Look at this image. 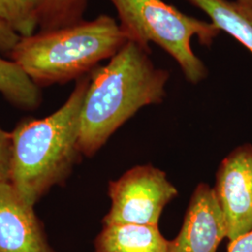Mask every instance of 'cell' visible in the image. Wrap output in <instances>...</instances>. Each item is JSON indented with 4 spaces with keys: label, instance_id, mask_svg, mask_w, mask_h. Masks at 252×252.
<instances>
[{
    "label": "cell",
    "instance_id": "7",
    "mask_svg": "<svg viewBox=\"0 0 252 252\" xmlns=\"http://www.w3.org/2000/svg\"><path fill=\"white\" fill-rule=\"evenodd\" d=\"M227 238L226 225L214 189L199 183L193 190L179 234L170 252H217Z\"/></svg>",
    "mask_w": 252,
    "mask_h": 252
},
{
    "label": "cell",
    "instance_id": "9",
    "mask_svg": "<svg viewBox=\"0 0 252 252\" xmlns=\"http://www.w3.org/2000/svg\"><path fill=\"white\" fill-rule=\"evenodd\" d=\"M171 240L159 225H103L94 241V252H170Z\"/></svg>",
    "mask_w": 252,
    "mask_h": 252
},
{
    "label": "cell",
    "instance_id": "8",
    "mask_svg": "<svg viewBox=\"0 0 252 252\" xmlns=\"http://www.w3.org/2000/svg\"><path fill=\"white\" fill-rule=\"evenodd\" d=\"M0 252H57L34 207L9 182L0 183Z\"/></svg>",
    "mask_w": 252,
    "mask_h": 252
},
{
    "label": "cell",
    "instance_id": "16",
    "mask_svg": "<svg viewBox=\"0 0 252 252\" xmlns=\"http://www.w3.org/2000/svg\"><path fill=\"white\" fill-rule=\"evenodd\" d=\"M228 252H252V230L228 245Z\"/></svg>",
    "mask_w": 252,
    "mask_h": 252
},
{
    "label": "cell",
    "instance_id": "1",
    "mask_svg": "<svg viewBox=\"0 0 252 252\" xmlns=\"http://www.w3.org/2000/svg\"><path fill=\"white\" fill-rule=\"evenodd\" d=\"M152 50L128 41L104 66L90 74L82 104L79 147L92 158L118 129L140 109L166 96L170 74L156 67Z\"/></svg>",
    "mask_w": 252,
    "mask_h": 252
},
{
    "label": "cell",
    "instance_id": "2",
    "mask_svg": "<svg viewBox=\"0 0 252 252\" xmlns=\"http://www.w3.org/2000/svg\"><path fill=\"white\" fill-rule=\"evenodd\" d=\"M89 84L90 75L81 77L61 108L43 119L23 120L11 132L9 182L27 205L35 207L63 185L80 162L81 108Z\"/></svg>",
    "mask_w": 252,
    "mask_h": 252
},
{
    "label": "cell",
    "instance_id": "4",
    "mask_svg": "<svg viewBox=\"0 0 252 252\" xmlns=\"http://www.w3.org/2000/svg\"><path fill=\"white\" fill-rule=\"evenodd\" d=\"M117 10L120 27L128 41L152 50L160 46L179 63L186 80L197 84L207 77V66L191 49V38L210 47L220 30L212 23L189 16L163 0H109Z\"/></svg>",
    "mask_w": 252,
    "mask_h": 252
},
{
    "label": "cell",
    "instance_id": "3",
    "mask_svg": "<svg viewBox=\"0 0 252 252\" xmlns=\"http://www.w3.org/2000/svg\"><path fill=\"white\" fill-rule=\"evenodd\" d=\"M128 42L116 20L100 15L70 27L22 36L9 54L37 86L79 80Z\"/></svg>",
    "mask_w": 252,
    "mask_h": 252
},
{
    "label": "cell",
    "instance_id": "11",
    "mask_svg": "<svg viewBox=\"0 0 252 252\" xmlns=\"http://www.w3.org/2000/svg\"><path fill=\"white\" fill-rule=\"evenodd\" d=\"M0 94L14 107L35 110L42 101L40 87L32 81L18 63L0 56Z\"/></svg>",
    "mask_w": 252,
    "mask_h": 252
},
{
    "label": "cell",
    "instance_id": "6",
    "mask_svg": "<svg viewBox=\"0 0 252 252\" xmlns=\"http://www.w3.org/2000/svg\"><path fill=\"white\" fill-rule=\"evenodd\" d=\"M225 221L227 239L252 230V145L234 149L220 163L213 188Z\"/></svg>",
    "mask_w": 252,
    "mask_h": 252
},
{
    "label": "cell",
    "instance_id": "5",
    "mask_svg": "<svg viewBox=\"0 0 252 252\" xmlns=\"http://www.w3.org/2000/svg\"><path fill=\"white\" fill-rule=\"evenodd\" d=\"M109 211L103 225H159L163 208L179 194L166 173L152 164L136 165L108 183Z\"/></svg>",
    "mask_w": 252,
    "mask_h": 252
},
{
    "label": "cell",
    "instance_id": "12",
    "mask_svg": "<svg viewBox=\"0 0 252 252\" xmlns=\"http://www.w3.org/2000/svg\"><path fill=\"white\" fill-rule=\"evenodd\" d=\"M90 0H29L40 31L70 27L83 21Z\"/></svg>",
    "mask_w": 252,
    "mask_h": 252
},
{
    "label": "cell",
    "instance_id": "15",
    "mask_svg": "<svg viewBox=\"0 0 252 252\" xmlns=\"http://www.w3.org/2000/svg\"><path fill=\"white\" fill-rule=\"evenodd\" d=\"M21 37L12 27L0 20V53L11 54Z\"/></svg>",
    "mask_w": 252,
    "mask_h": 252
},
{
    "label": "cell",
    "instance_id": "10",
    "mask_svg": "<svg viewBox=\"0 0 252 252\" xmlns=\"http://www.w3.org/2000/svg\"><path fill=\"white\" fill-rule=\"evenodd\" d=\"M252 54V7L234 0H186Z\"/></svg>",
    "mask_w": 252,
    "mask_h": 252
},
{
    "label": "cell",
    "instance_id": "14",
    "mask_svg": "<svg viewBox=\"0 0 252 252\" xmlns=\"http://www.w3.org/2000/svg\"><path fill=\"white\" fill-rule=\"evenodd\" d=\"M12 155L11 133L0 126V183L9 182Z\"/></svg>",
    "mask_w": 252,
    "mask_h": 252
},
{
    "label": "cell",
    "instance_id": "17",
    "mask_svg": "<svg viewBox=\"0 0 252 252\" xmlns=\"http://www.w3.org/2000/svg\"><path fill=\"white\" fill-rule=\"evenodd\" d=\"M236 1L242 3L244 5H248V6L252 7V0H236Z\"/></svg>",
    "mask_w": 252,
    "mask_h": 252
},
{
    "label": "cell",
    "instance_id": "13",
    "mask_svg": "<svg viewBox=\"0 0 252 252\" xmlns=\"http://www.w3.org/2000/svg\"><path fill=\"white\" fill-rule=\"evenodd\" d=\"M0 20L7 23L23 37L34 35L37 27L29 0H0Z\"/></svg>",
    "mask_w": 252,
    "mask_h": 252
}]
</instances>
